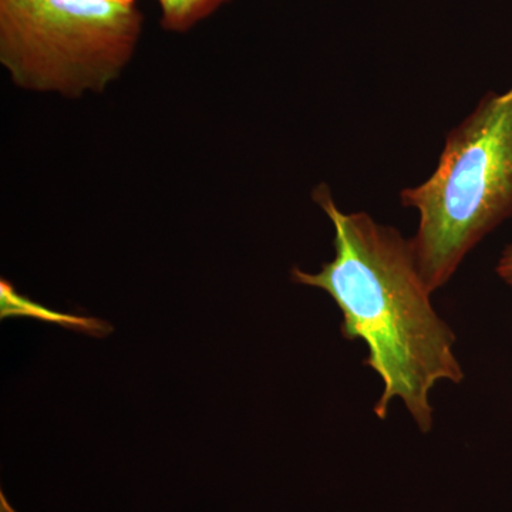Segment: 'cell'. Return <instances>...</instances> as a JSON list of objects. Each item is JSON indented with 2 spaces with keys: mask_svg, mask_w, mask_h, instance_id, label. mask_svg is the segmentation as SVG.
<instances>
[{
  "mask_svg": "<svg viewBox=\"0 0 512 512\" xmlns=\"http://www.w3.org/2000/svg\"><path fill=\"white\" fill-rule=\"evenodd\" d=\"M495 271H497V275L503 279L505 284L512 288V244L504 249L503 254L498 259Z\"/></svg>",
  "mask_w": 512,
  "mask_h": 512,
  "instance_id": "obj_5",
  "label": "cell"
},
{
  "mask_svg": "<svg viewBox=\"0 0 512 512\" xmlns=\"http://www.w3.org/2000/svg\"><path fill=\"white\" fill-rule=\"evenodd\" d=\"M143 22L136 0H0V62L30 92L100 93L130 62Z\"/></svg>",
  "mask_w": 512,
  "mask_h": 512,
  "instance_id": "obj_3",
  "label": "cell"
},
{
  "mask_svg": "<svg viewBox=\"0 0 512 512\" xmlns=\"http://www.w3.org/2000/svg\"><path fill=\"white\" fill-rule=\"evenodd\" d=\"M313 201L335 229V258L319 272L293 268L295 284L328 293L342 312L340 330L349 342L367 346L363 365L382 379L373 413L386 420L393 400H402L417 429H433L431 392L440 382L461 383L456 335L431 303L412 242L366 212L340 210L328 185L313 191Z\"/></svg>",
  "mask_w": 512,
  "mask_h": 512,
  "instance_id": "obj_1",
  "label": "cell"
},
{
  "mask_svg": "<svg viewBox=\"0 0 512 512\" xmlns=\"http://www.w3.org/2000/svg\"><path fill=\"white\" fill-rule=\"evenodd\" d=\"M229 0H158L161 23L171 32H187Z\"/></svg>",
  "mask_w": 512,
  "mask_h": 512,
  "instance_id": "obj_4",
  "label": "cell"
},
{
  "mask_svg": "<svg viewBox=\"0 0 512 512\" xmlns=\"http://www.w3.org/2000/svg\"><path fill=\"white\" fill-rule=\"evenodd\" d=\"M2 512H13L12 508L9 507L8 501L2 495Z\"/></svg>",
  "mask_w": 512,
  "mask_h": 512,
  "instance_id": "obj_6",
  "label": "cell"
},
{
  "mask_svg": "<svg viewBox=\"0 0 512 512\" xmlns=\"http://www.w3.org/2000/svg\"><path fill=\"white\" fill-rule=\"evenodd\" d=\"M419 212L414 256L431 292L448 284L466 256L512 217V86L488 92L447 134L424 183L400 192Z\"/></svg>",
  "mask_w": 512,
  "mask_h": 512,
  "instance_id": "obj_2",
  "label": "cell"
}]
</instances>
